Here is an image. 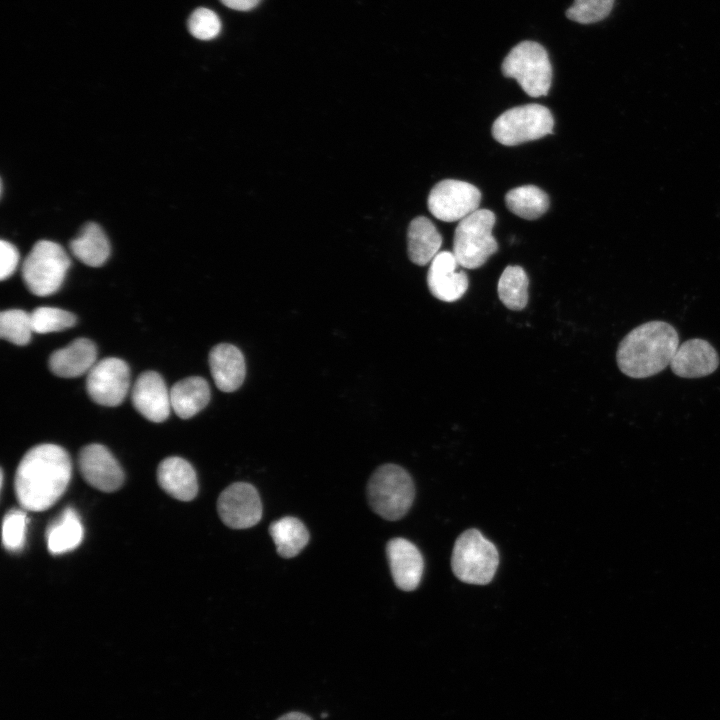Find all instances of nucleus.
<instances>
[{
    "label": "nucleus",
    "mask_w": 720,
    "mask_h": 720,
    "mask_svg": "<svg viewBox=\"0 0 720 720\" xmlns=\"http://www.w3.org/2000/svg\"><path fill=\"white\" fill-rule=\"evenodd\" d=\"M209 366L216 386L223 392H233L243 383L246 375L245 359L234 345L220 343L209 353Z\"/></svg>",
    "instance_id": "obj_17"
},
{
    "label": "nucleus",
    "mask_w": 720,
    "mask_h": 720,
    "mask_svg": "<svg viewBox=\"0 0 720 720\" xmlns=\"http://www.w3.org/2000/svg\"><path fill=\"white\" fill-rule=\"evenodd\" d=\"M277 720H312V718L302 712L292 711L282 715Z\"/></svg>",
    "instance_id": "obj_34"
},
{
    "label": "nucleus",
    "mask_w": 720,
    "mask_h": 720,
    "mask_svg": "<svg viewBox=\"0 0 720 720\" xmlns=\"http://www.w3.org/2000/svg\"><path fill=\"white\" fill-rule=\"evenodd\" d=\"M459 263L450 251L439 252L430 262L427 285L431 294L443 302L459 300L468 289V277L458 270Z\"/></svg>",
    "instance_id": "obj_13"
},
{
    "label": "nucleus",
    "mask_w": 720,
    "mask_h": 720,
    "mask_svg": "<svg viewBox=\"0 0 720 720\" xmlns=\"http://www.w3.org/2000/svg\"><path fill=\"white\" fill-rule=\"evenodd\" d=\"M33 330L31 314L20 309L4 310L0 314V336L15 345H26Z\"/></svg>",
    "instance_id": "obj_27"
},
{
    "label": "nucleus",
    "mask_w": 720,
    "mask_h": 720,
    "mask_svg": "<svg viewBox=\"0 0 720 720\" xmlns=\"http://www.w3.org/2000/svg\"><path fill=\"white\" fill-rule=\"evenodd\" d=\"M502 73L514 78L531 97L545 96L552 82L548 53L534 41H522L514 46L502 63Z\"/></svg>",
    "instance_id": "obj_6"
},
{
    "label": "nucleus",
    "mask_w": 720,
    "mask_h": 720,
    "mask_svg": "<svg viewBox=\"0 0 720 720\" xmlns=\"http://www.w3.org/2000/svg\"><path fill=\"white\" fill-rule=\"evenodd\" d=\"M70 258L57 243L37 242L22 266L23 281L36 296H48L59 290L70 267Z\"/></svg>",
    "instance_id": "obj_7"
},
{
    "label": "nucleus",
    "mask_w": 720,
    "mask_h": 720,
    "mask_svg": "<svg viewBox=\"0 0 720 720\" xmlns=\"http://www.w3.org/2000/svg\"><path fill=\"white\" fill-rule=\"evenodd\" d=\"M0 258V278L1 280H5L16 270L19 262V253L13 244L8 241L1 240Z\"/></svg>",
    "instance_id": "obj_32"
},
{
    "label": "nucleus",
    "mask_w": 720,
    "mask_h": 720,
    "mask_svg": "<svg viewBox=\"0 0 720 720\" xmlns=\"http://www.w3.org/2000/svg\"><path fill=\"white\" fill-rule=\"evenodd\" d=\"M189 32L197 39L210 40L221 30V22L217 14L208 8L196 9L188 19Z\"/></svg>",
    "instance_id": "obj_31"
},
{
    "label": "nucleus",
    "mask_w": 720,
    "mask_h": 720,
    "mask_svg": "<svg viewBox=\"0 0 720 720\" xmlns=\"http://www.w3.org/2000/svg\"><path fill=\"white\" fill-rule=\"evenodd\" d=\"M269 533L275 543L277 553L283 558L298 555L309 541L305 525L295 517H283L274 521Z\"/></svg>",
    "instance_id": "obj_24"
},
{
    "label": "nucleus",
    "mask_w": 720,
    "mask_h": 720,
    "mask_svg": "<svg viewBox=\"0 0 720 720\" xmlns=\"http://www.w3.org/2000/svg\"><path fill=\"white\" fill-rule=\"evenodd\" d=\"M553 126L554 118L550 110L531 103L503 112L492 125V135L505 146H515L551 134Z\"/></svg>",
    "instance_id": "obj_8"
},
{
    "label": "nucleus",
    "mask_w": 720,
    "mask_h": 720,
    "mask_svg": "<svg viewBox=\"0 0 720 720\" xmlns=\"http://www.w3.org/2000/svg\"><path fill=\"white\" fill-rule=\"evenodd\" d=\"M495 220V214L488 209H478L460 220L453 241V254L460 266L479 268L498 250L492 235Z\"/></svg>",
    "instance_id": "obj_5"
},
{
    "label": "nucleus",
    "mask_w": 720,
    "mask_h": 720,
    "mask_svg": "<svg viewBox=\"0 0 720 720\" xmlns=\"http://www.w3.org/2000/svg\"><path fill=\"white\" fill-rule=\"evenodd\" d=\"M73 255L90 267L102 266L110 255V244L102 228L96 223L85 224L70 242Z\"/></svg>",
    "instance_id": "obj_23"
},
{
    "label": "nucleus",
    "mask_w": 720,
    "mask_h": 720,
    "mask_svg": "<svg viewBox=\"0 0 720 720\" xmlns=\"http://www.w3.org/2000/svg\"><path fill=\"white\" fill-rule=\"evenodd\" d=\"M134 408L149 421L160 423L170 414V391L160 374L155 371L141 373L132 389Z\"/></svg>",
    "instance_id": "obj_14"
},
{
    "label": "nucleus",
    "mask_w": 720,
    "mask_h": 720,
    "mask_svg": "<svg viewBox=\"0 0 720 720\" xmlns=\"http://www.w3.org/2000/svg\"><path fill=\"white\" fill-rule=\"evenodd\" d=\"M222 522L233 529H246L256 525L262 517V503L255 487L236 482L224 489L217 501Z\"/></svg>",
    "instance_id": "obj_11"
},
{
    "label": "nucleus",
    "mask_w": 720,
    "mask_h": 720,
    "mask_svg": "<svg viewBox=\"0 0 720 720\" xmlns=\"http://www.w3.org/2000/svg\"><path fill=\"white\" fill-rule=\"evenodd\" d=\"M225 6L239 11H247L254 8L260 0H220Z\"/></svg>",
    "instance_id": "obj_33"
},
{
    "label": "nucleus",
    "mask_w": 720,
    "mask_h": 720,
    "mask_svg": "<svg viewBox=\"0 0 720 720\" xmlns=\"http://www.w3.org/2000/svg\"><path fill=\"white\" fill-rule=\"evenodd\" d=\"M615 0H574L567 9L566 17L581 24H591L605 19Z\"/></svg>",
    "instance_id": "obj_30"
},
{
    "label": "nucleus",
    "mask_w": 720,
    "mask_h": 720,
    "mask_svg": "<svg viewBox=\"0 0 720 720\" xmlns=\"http://www.w3.org/2000/svg\"><path fill=\"white\" fill-rule=\"evenodd\" d=\"M679 344L678 332L668 322H645L632 329L619 343L617 365L630 378L651 377L670 364Z\"/></svg>",
    "instance_id": "obj_2"
},
{
    "label": "nucleus",
    "mask_w": 720,
    "mask_h": 720,
    "mask_svg": "<svg viewBox=\"0 0 720 720\" xmlns=\"http://www.w3.org/2000/svg\"><path fill=\"white\" fill-rule=\"evenodd\" d=\"M97 349L87 338H77L66 347L55 350L49 357L53 374L63 378H75L88 373L96 364Z\"/></svg>",
    "instance_id": "obj_18"
},
{
    "label": "nucleus",
    "mask_w": 720,
    "mask_h": 720,
    "mask_svg": "<svg viewBox=\"0 0 720 720\" xmlns=\"http://www.w3.org/2000/svg\"><path fill=\"white\" fill-rule=\"evenodd\" d=\"M30 314L34 332L41 334L63 331L76 323L74 314L55 307H38Z\"/></svg>",
    "instance_id": "obj_28"
},
{
    "label": "nucleus",
    "mask_w": 720,
    "mask_h": 720,
    "mask_svg": "<svg viewBox=\"0 0 720 720\" xmlns=\"http://www.w3.org/2000/svg\"><path fill=\"white\" fill-rule=\"evenodd\" d=\"M157 480L167 494L180 501H191L198 493L196 472L180 457L164 459L158 466Z\"/></svg>",
    "instance_id": "obj_19"
},
{
    "label": "nucleus",
    "mask_w": 720,
    "mask_h": 720,
    "mask_svg": "<svg viewBox=\"0 0 720 720\" xmlns=\"http://www.w3.org/2000/svg\"><path fill=\"white\" fill-rule=\"evenodd\" d=\"M27 515L24 510L8 511L2 523V542L6 550L19 552L25 544Z\"/></svg>",
    "instance_id": "obj_29"
},
{
    "label": "nucleus",
    "mask_w": 720,
    "mask_h": 720,
    "mask_svg": "<svg viewBox=\"0 0 720 720\" xmlns=\"http://www.w3.org/2000/svg\"><path fill=\"white\" fill-rule=\"evenodd\" d=\"M71 473L65 449L48 443L32 447L16 469L14 489L19 504L33 512L49 509L66 491Z\"/></svg>",
    "instance_id": "obj_1"
},
{
    "label": "nucleus",
    "mask_w": 720,
    "mask_h": 720,
    "mask_svg": "<svg viewBox=\"0 0 720 720\" xmlns=\"http://www.w3.org/2000/svg\"><path fill=\"white\" fill-rule=\"evenodd\" d=\"M505 203L518 217L534 220L548 210L549 197L534 185H524L508 191L505 195Z\"/></svg>",
    "instance_id": "obj_25"
},
{
    "label": "nucleus",
    "mask_w": 720,
    "mask_h": 720,
    "mask_svg": "<svg viewBox=\"0 0 720 720\" xmlns=\"http://www.w3.org/2000/svg\"><path fill=\"white\" fill-rule=\"evenodd\" d=\"M129 386V367L125 361L116 357L96 362L87 373V393L95 403L102 406L114 407L121 404Z\"/></svg>",
    "instance_id": "obj_10"
},
{
    "label": "nucleus",
    "mask_w": 720,
    "mask_h": 720,
    "mask_svg": "<svg viewBox=\"0 0 720 720\" xmlns=\"http://www.w3.org/2000/svg\"><path fill=\"white\" fill-rule=\"evenodd\" d=\"M408 256L419 266L430 263L439 253L442 237L435 225L426 217L413 219L409 225Z\"/></svg>",
    "instance_id": "obj_21"
},
{
    "label": "nucleus",
    "mask_w": 720,
    "mask_h": 720,
    "mask_svg": "<svg viewBox=\"0 0 720 720\" xmlns=\"http://www.w3.org/2000/svg\"><path fill=\"white\" fill-rule=\"evenodd\" d=\"M171 407L182 419L199 413L210 400V387L200 376H190L175 383L170 389Z\"/></svg>",
    "instance_id": "obj_20"
},
{
    "label": "nucleus",
    "mask_w": 720,
    "mask_h": 720,
    "mask_svg": "<svg viewBox=\"0 0 720 720\" xmlns=\"http://www.w3.org/2000/svg\"><path fill=\"white\" fill-rule=\"evenodd\" d=\"M370 506L384 519L398 520L410 509L415 487L409 473L395 464H385L375 470L367 486Z\"/></svg>",
    "instance_id": "obj_3"
},
{
    "label": "nucleus",
    "mask_w": 720,
    "mask_h": 720,
    "mask_svg": "<svg viewBox=\"0 0 720 720\" xmlns=\"http://www.w3.org/2000/svg\"><path fill=\"white\" fill-rule=\"evenodd\" d=\"M529 280L520 266H507L502 272L497 286L501 302L514 311L522 310L528 302Z\"/></svg>",
    "instance_id": "obj_26"
},
{
    "label": "nucleus",
    "mask_w": 720,
    "mask_h": 720,
    "mask_svg": "<svg viewBox=\"0 0 720 720\" xmlns=\"http://www.w3.org/2000/svg\"><path fill=\"white\" fill-rule=\"evenodd\" d=\"M499 555L480 531L468 529L455 541L451 567L455 576L468 584L485 585L494 577Z\"/></svg>",
    "instance_id": "obj_4"
},
{
    "label": "nucleus",
    "mask_w": 720,
    "mask_h": 720,
    "mask_svg": "<svg viewBox=\"0 0 720 720\" xmlns=\"http://www.w3.org/2000/svg\"><path fill=\"white\" fill-rule=\"evenodd\" d=\"M719 363V355L708 341L692 338L679 344L669 366L675 375L691 379L712 374Z\"/></svg>",
    "instance_id": "obj_15"
},
{
    "label": "nucleus",
    "mask_w": 720,
    "mask_h": 720,
    "mask_svg": "<svg viewBox=\"0 0 720 720\" xmlns=\"http://www.w3.org/2000/svg\"><path fill=\"white\" fill-rule=\"evenodd\" d=\"M83 535L84 530L79 515L74 508L67 507L47 528V548L53 555L69 552L80 545Z\"/></svg>",
    "instance_id": "obj_22"
},
{
    "label": "nucleus",
    "mask_w": 720,
    "mask_h": 720,
    "mask_svg": "<svg viewBox=\"0 0 720 720\" xmlns=\"http://www.w3.org/2000/svg\"><path fill=\"white\" fill-rule=\"evenodd\" d=\"M480 190L465 181L446 179L430 191L427 204L430 213L444 222L462 220L479 208Z\"/></svg>",
    "instance_id": "obj_9"
},
{
    "label": "nucleus",
    "mask_w": 720,
    "mask_h": 720,
    "mask_svg": "<svg viewBox=\"0 0 720 720\" xmlns=\"http://www.w3.org/2000/svg\"><path fill=\"white\" fill-rule=\"evenodd\" d=\"M78 466L85 481L103 492H114L124 482V472L113 454L101 444L84 446L78 455Z\"/></svg>",
    "instance_id": "obj_12"
},
{
    "label": "nucleus",
    "mask_w": 720,
    "mask_h": 720,
    "mask_svg": "<svg viewBox=\"0 0 720 720\" xmlns=\"http://www.w3.org/2000/svg\"><path fill=\"white\" fill-rule=\"evenodd\" d=\"M386 555L395 585L404 591L416 589L424 571L418 548L407 539L397 537L387 543Z\"/></svg>",
    "instance_id": "obj_16"
}]
</instances>
